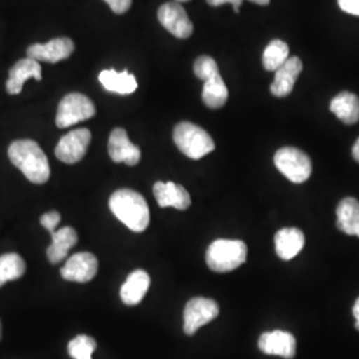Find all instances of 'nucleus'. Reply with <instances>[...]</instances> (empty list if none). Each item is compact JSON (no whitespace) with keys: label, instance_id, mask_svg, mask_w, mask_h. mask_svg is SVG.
Instances as JSON below:
<instances>
[{"label":"nucleus","instance_id":"obj_1","mask_svg":"<svg viewBox=\"0 0 359 359\" xmlns=\"http://www.w3.org/2000/svg\"><path fill=\"white\" fill-rule=\"evenodd\" d=\"M8 157L13 165L34 184H46L51 176L48 158L34 140L13 142L8 148Z\"/></svg>","mask_w":359,"mask_h":359},{"label":"nucleus","instance_id":"obj_2","mask_svg":"<svg viewBox=\"0 0 359 359\" xmlns=\"http://www.w3.org/2000/svg\"><path fill=\"white\" fill-rule=\"evenodd\" d=\"M109 209L132 231L142 233L149 225V208L140 193L130 189L116 191L109 198Z\"/></svg>","mask_w":359,"mask_h":359},{"label":"nucleus","instance_id":"obj_3","mask_svg":"<svg viewBox=\"0 0 359 359\" xmlns=\"http://www.w3.org/2000/svg\"><path fill=\"white\" fill-rule=\"evenodd\" d=\"M248 248L240 240H216L208 248L206 264L209 269L228 273L237 269L246 261Z\"/></svg>","mask_w":359,"mask_h":359},{"label":"nucleus","instance_id":"obj_4","mask_svg":"<svg viewBox=\"0 0 359 359\" xmlns=\"http://www.w3.org/2000/svg\"><path fill=\"white\" fill-rule=\"evenodd\" d=\"M173 140L180 151L193 160L204 157L216 148L213 139L205 129L189 121H182L175 127Z\"/></svg>","mask_w":359,"mask_h":359},{"label":"nucleus","instance_id":"obj_5","mask_svg":"<svg viewBox=\"0 0 359 359\" xmlns=\"http://www.w3.org/2000/svg\"><path fill=\"white\" fill-rule=\"evenodd\" d=\"M274 164L287 180L294 184L305 182L311 176V160L297 148L286 147L274 154Z\"/></svg>","mask_w":359,"mask_h":359},{"label":"nucleus","instance_id":"obj_6","mask_svg":"<svg viewBox=\"0 0 359 359\" xmlns=\"http://www.w3.org/2000/svg\"><path fill=\"white\" fill-rule=\"evenodd\" d=\"M95 114L96 108L90 97L81 93H69L59 104L56 126L59 128H68L80 121L90 120Z\"/></svg>","mask_w":359,"mask_h":359},{"label":"nucleus","instance_id":"obj_7","mask_svg":"<svg viewBox=\"0 0 359 359\" xmlns=\"http://www.w3.org/2000/svg\"><path fill=\"white\" fill-rule=\"evenodd\" d=\"M219 309L217 302L209 298L197 297L191 299L184 310V332L193 335L206 323L217 318Z\"/></svg>","mask_w":359,"mask_h":359},{"label":"nucleus","instance_id":"obj_8","mask_svg":"<svg viewBox=\"0 0 359 359\" xmlns=\"http://www.w3.org/2000/svg\"><path fill=\"white\" fill-rule=\"evenodd\" d=\"M90 137V129L79 128L68 132L56 145V157L65 164H76L87 154Z\"/></svg>","mask_w":359,"mask_h":359},{"label":"nucleus","instance_id":"obj_9","mask_svg":"<svg viewBox=\"0 0 359 359\" xmlns=\"http://www.w3.org/2000/svg\"><path fill=\"white\" fill-rule=\"evenodd\" d=\"M161 26L179 39H188L193 34V23L184 7L177 1L163 4L157 13Z\"/></svg>","mask_w":359,"mask_h":359},{"label":"nucleus","instance_id":"obj_10","mask_svg":"<svg viewBox=\"0 0 359 359\" xmlns=\"http://www.w3.org/2000/svg\"><path fill=\"white\" fill-rule=\"evenodd\" d=\"M99 269L97 258L92 253H76L69 257L60 270L62 277L71 283H90L95 278Z\"/></svg>","mask_w":359,"mask_h":359},{"label":"nucleus","instance_id":"obj_11","mask_svg":"<svg viewBox=\"0 0 359 359\" xmlns=\"http://www.w3.org/2000/svg\"><path fill=\"white\" fill-rule=\"evenodd\" d=\"M108 154L112 161L124 163L129 167L137 165L142 158L140 148L129 140L127 130L123 128H115L111 132L108 142Z\"/></svg>","mask_w":359,"mask_h":359},{"label":"nucleus","instance_id":"obj_12","mask_svg":"<svg viewBox=\"0 0 359 359\" xmlns=\"http://www.w3.org/2000/svg\"><path fill=\"white\" fill-rule=\"evenodd\" d=\"M75 50V44L71 39H53L46 44H32L27 50V57L35 59L38 62H47V63H59L65 60L72 55Z\"/></svg>","mask_w":359,"mask_h":359},{"label":"nucleus","instance_id":"obj_13","mask_svg":"<svg viewBox=\"0 0 359 359\" xmlns=\"http://www.w3.org/2000/svg\"><path fill=\"white\" fill-rule=\"evenodd\" d=\"M258 347L264 354L292 359L294 358L297 342L293 334L274 330L259 337Z\"/></svg>","mask_w":359,"mask_h":359},{"label":"nucleus","instance_id":"obj_14","mask_svg":"<svg viewBox=\"0 0 359 359\" xmlns=\"http://www.w3.org/2000/svg\"><path fill=\"white\" fill-rule=\"evenodd\" d=\"M302 72V62L299 57L293 56L286 60L285 65H281L274 72V80L270 86V92L276 97H285L292 93L294 88L295 81Z\"/></svg>","mask_w":359,"mask_h":359},{"label":"nucleus","instance_id":"obj_15","mask_svg":"<svg viewBox=\"0 0 359 359\" xmlns=\"http://www.w3.org/2000/svg\"><path fill=\"white\" fill-rule=\"evenodd\" d=\"M154 194L157 204L161 208H176L179 210H185L191 206V196L188 191L176 182H161L154 184Z\"/></svg>","mask_w":359,"mask_h":359},{"label":"nucleus","instance_id":"obj_16","mask_svg":"<svg viewBox=\"0 0 359 359\" xmlns=\"http://www.w3.org/2000/svg\"><path fill=\"white\" fill-rule=\"evenodd\" d=\"M28 79L41 80V67L38 60L26 57L16 62L10 69L6 90L10 95H18L23 90V86Z\"/></svg>","mask_w":359,"mask_h":359},{"label":"nucleus","instance_id":"obj_17","mask_svg":"<svg viewBox=\"0 0 359 359\" xmlns=\"http://www.w3.org/2000/svg\"><path fill=\"white\" fill-rule=\"evenodd\" d=\"M149 285H151V277L145 270L139 269L132 271L120 290V297L123 302L128 306H135L140 304L149 289Z\"/></svg>","mask_w":359,"mask_h":359},{"label":"nucleus","instance_id":"obj_18","mask_svg":"<svg viewBox=\"0 0 359 359\" xmlns=\"http://www.w3.org/2000/svg\"><path fill=\"white\" fill-rule=\"evenodd\" d=\"M276 253L285 261L293 259L305 245L304 233L297 228H283L274 237Z\"/></svg>","mask_w":359,"mask_h":359},{"label":"nucleus","instance_id":"obj_19","mask_svg":"<svg viewBox=\"0 0 359 359\" xmlns=\"http://www.w3.org/2000/svg\"><path fill=\"white\" fill-rule=\"evenodd\" d=\"M337 226L348 236L359 237V201L354 197L344 198L337 208Z\"/></svg>","mask_w":359,"mask_h":359},{"label":"nucleus","instance_id":"obj_20","mask_svg":"<svg viewBox=\"0 0 359 359\" xmlns=\"http://www.w3.org/2000/svg\"><path fill=\"white\" fill-rule=\"evenodd\" d=\"M52 244L47 249V257L51 264H59L68 256L69 250L76 245L77 233L74 228L65 226L52 233Z\"/></svg>","mask_w":359,"mask_h":359},{"label":"nucleus","instance_id":"obj_21","mask_svg":"<svg viewBox=\"0 0 359 359\" xmlns=\"http://www.w3.org/2000/svg\"><path fill=\"white\" fill-rule=\"evenodd\" d=\"M330 111L345 124H355L359 120V97L351 92H341L332 100Z\"/></svg>","mask_w":359,"mask_h":359},{"label":"nucleus","instance_id":"obj_22","mask_svg":"<svg viewBox=\"0 0 359 359\" xmlns=\"http://www.w3.org/2000/svg\"><path fill=\"white\" fill-rule=\"evenodd\" d=\"M99 81L105 90L118 95H129L137 90L136 77L130 75L128 71L117 72L115 69H105L100 72Z\"/></svg>","mask_w":359,"mask_h":359},{"label":"nucleus","instance_id":"obj_23","mask_svg":"<svg viewBox=\"0 0 359 359\" xmlns=\"http://www.w3.org/2000/svg\"><path fill=\"white\" fill-rule=\"evenodd\" d=\"M204 81L205 84L203 87V102L205 103L206 107L212 109H218L224 107L228 102L229 92L219 72L208 77Z\"/></svg>","mask_w":359,"mask_h":359},{"label":"nucleus","instance_id":"obj_24","mask_svg":"<svg viewBox=\"0 0 359 359\" xmlns=\"http://www.w3.org/2000/svg\"><path fill=\"white\" fill-rule=\"evenodd\" d=\"M26 273V262L16 253L0 256V287L8 281H15Z\"/></svg>","mask_w":359,"mask_h":359},{"label":"nucleus","instance_id":"obj_25","mask_svg":"<svg viewBox=\"0 0 359 359\" xmlns=\"http://www.w3.org/2000/svg\"><path fill=\"white\" fill-rule=\"evenodd\" d=\"M289 59V46L283 40H273L262 55V65L266 71L276 72Z\"/></svg>","mask_w":359,"mask_h":359},{"label":"nucleus","instance_id":"obj_26","mask_svg":"<svg viewBox=\"0 0 359 359\" xmlns=\"http://www.w3.org/2000/svg\"><path fill=\"white\" fill-rule=\"evenodd\" d=\"M97 344L90 335H77L68 344V354L74 359H92Z\"/></svg>","mask_w":359,"mask_h":359},{"label":"nucleus","instance_id":"obj_27","mask_svg":"<svg viewBox=\"0 0 359 359\" xmlns=\"http://www.w3.org/2000/svg\"><path fill=\"white\" fill-rule=\"evenodd\" d=\"M193 69H194L196 76L198 77V79H201V80H206L208 77L219 72L216 60L212 59L210 56H200V57L194 62Z\"/></svg>","mask_w":359,"mask_h":359},{"label":"nucleus","instance_id":"obj_28","mask_svg":"<svg viewBox=\"0 0 359 359\" xmlns=\"http://www.w3.org/2000/svg\"><path fill=\"white\" fill-rule=\"evenodd\" d=\"M59 222H60V215H59V212H55V210L48 212V213H46V215H43V216L40 217L41 226L46 228L51 234L57 231L56 228H57Z\"/></svg>","mask_w":359,"mask_h":359},{"label":"nucleus","instance_id":"obj_29","mask_svg":"<svg viewBox=\"0 0 359 359\" xmlns=\"http://www.w3.org/2000/svg\"><path fill=\"white\" fill-rule=\"evenodd\" d=\"M111 10L115 13H124L128 11L132 6V0H104Z\"/></svg>","mask_w":359,"mask_h":359},{"label":"nucleus","instance_id":"obj_30","mask_svg":"<svg viewBox=\"0 0 359 359\" xmlns=\"http://www.w3.org/2000/svg\"><path fill=\"white\" fill-rule=\"evenodd\" d=\"M342 11L359 16V0H338Z\"/></svg>","mask_w":359,"mask_h":359},{"label":"nucleus","instance_id":"obj_31","mask_svg":"<svg viewBox=\"0 0 359 359\" xmlns=\"http://www.w3.org/2000/svg\"><path fill=\"white\" fill-rule=\"evenodd\" d=\"M209 6H213V7H218V6H222L225 3H231L234 8V13H240V7L243 4L244 0H206Z\"/></svg>","mask_w":359,"mask_h":359},{"label":"nucleus","instance_id":"obj_32","mask_svg":"<svg viewBox=\"0 0 359 359\" xmlns=\"http://www.w3.org/2000/svg\"><path fill=\"white\" fill-rule=\"evenodd\" d=\"M353 316L355 317V327L359 330V298L355 301V305L353 308Z\"/></svg>","mask_w":359,"mask_h":359},{"label":"nucleus","instance_id":"obj_33","mask_svg":"<svg viewBox=\"0 0 359 359\" xmlns=\"http://www.w3.org/2000/svg\"><path fill=\"white\" fill-rule=\"evenodd\" d=\"M353 157L355 158V161L359 163V139L354 144V147H353Z\"/></svg>","mask_w":359,"mask_h":359},{"label":"nucleus","instance_id":"obj_34","mask_svg":"<svg viewBox=\"0 0 359 359\" xmlns=\"http://www.w3.org/2000/svg\"><path fill=\"white\" fill-rule=\"evenodd\" d=\"M249 1L256 3V4H259V6H268L270 3V0H249Z\"/></svg>","mask_w":359,"mask_h":359},{"label":"nucleus","instance_id":"obj_35","mask_svg":"<svg viewBox=\"0 0 359 359\" xmlns=\"http://www.w3.org/2000/svg\"><path fill=\"white\" fill-rule=\"evenodd\" d=\"M0 338H1V323H0Z\"/></svg>","mask_w":359,"mask_h":359},{"label":"nucleus","instance_id":"obj_36","mask_svg":"<svg viewBox=\"0 0 359 359\" xmlns=\"http://www.w3.org/2000/svg\"><path fill=\"white\" fill-rule=\"evenodd\" d=\"M177 3H180V1H188V0H176Z\"/></svg>","mask_w":359,"mask_h":359}]
</instances>
